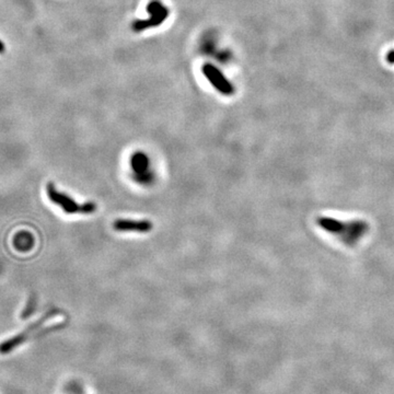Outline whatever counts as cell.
I'll return each mask as SVG.
<instances>
[{
  "mask_svg": "<svg viewBox=\"0 0 394 394\" xmlns=\"http://www.w3.org/2000/svg\"><path fill=\"white\" fill-rule=\"evenodd\" d=\"M112 227L117 232L148 233L153 230L154 225L149 220H130L118 218L112 224Z\"/></svg>",
  "mask_w": 394,
  "mask_h": 394,
  "instance_id": "5b68a950",
  "label": "cell"
},
{
  "mask_svg": "<svg viewBox=\"0 0 394 394\" xmlns=\"http://www.w3.org/2000/svg\"><path fill=\"white\" fill-rule=\"evenodd\" d=\"M147 12L150 14L151 18H149L148 20L136 21L133 25L135 31L140 32L149 27L159 26L167 20L169 16V9L167 7H164L159 0H153V2H150L147 6Z\"/></svg>",
  "mask_w": 394,
  "mask_h": 394,
  "instance_id": "277c9868",
  "label": "cell"
},
{
  "mask_svg": "<svg viewBox=\"0 0 394 394\" xmlns=\"http://www.w3.org/2000/svg\"><path fill=\"white\" fill-rule=\"evenodd\" d=\"M34 309H35V299L33 297H31L30 299H28V302L26 304L24 311L22 312V319L30 317L32 312L34 311Z\"/></svg>",
  "mask_w": 394,
  "mask_h": 394,
  "instance_id": "52a82bcc",
  "label": "cell"
},
{
  "mask_svg": "<svg viewBox=\"0 0 394 394\" xmlns=\"http://www.w3.org/2000/svg\"><path fill=\"white\" fill-rule=\"evenodd\" d=\"M321 227L332 234L338 235L336 238L341 239L347 245H353L354 242L360 239L362 233L366 231V226L361 221L355 223H340L336 220H328V218H322L320 221Z\"/></svg>",
  "mask_w": 394,
  "mask_h": 394,
  "instance_id": "7a4b0ae2",
  "label": "cell"
},
{
  "mask_svg": "<svg viewBox=\"0 0 394 394\" xmlns=\"http://www.w3.org/2000/svg\"><path fill=\"white\" fill-rule=\"evenodd\" d=\"M203 73L214 87L221 93L229 95V93L232 92V85L225 78V76L220 73L218 68L210 65V64H207L203 67Z\"/></svg>",
  "mask_w": 394,
  "mask_h": 394,
  "instance_id": "8992f818",
  "label": "cell"
},
{
  "mask_svg": "<svg viewBox=\"0 0 394 394\" xmlns=\"http://www.w3.org/2000/svg\"><path fill=\"white\" fill-rule=\"evenodd\" d=\"M60 311L58 309H51L48 310L46 313H44L42 315V317L40 319H38L35 322H33V323H31L30 325H28L26 328H24L22 332H20L18 335L13 336L12 339L8 340L7 342H5L3 344L2 346V349H3V353H8V352H11V350L14 348L19 346L20 344L24 343L28 338H31V335L37 331V329L45 323L46 321H48L51 318L55 317V315L59 314Z\"/></svg>",
  "mask_w": 394,
  "mask_h": 394,
  "instance_id": "3957f363",
  "label": "cell"
},
{
  "mask_svg": "<svg viewBox=\"0 0 394 394\" xmlns=\"http://www.w3.org/2000/svg\"><path fill=\"white\" fill-rule=\"evenodd\" d=\"M46 194L48 199L51 202L58 206L59 208L66 214L69 215H76V214H82V215H88L92 214L97 210V204L88 202V203H83V204H79L77 203L74 198H71L67 194L63 192L57 191L55 188V185L53 182H49L46 185Z\"/></svg>",
  "mask_w": 394,
  "mask_h": 394,
  "instance_id": "6da1fadb",
  "label": "cell"
}]
</instances>
